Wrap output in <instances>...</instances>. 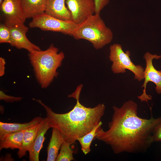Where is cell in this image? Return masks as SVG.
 Wrapping results in <instances>:
<instances>
[{
  "instance_id": "cell-1",
  "label": "cell",
  "mask_w": 161,
  "mask_h": 161,
  "mask_svg": "<svg viewBox=\"0 0 161 161\" xmlns=\"http://www.w3.org/2000/svg\"><path fill=\"white\" fill-rule=\"evenodd\" d=\"M137 107L132 100L120 107L113 106L108 129L99 133L96 139L109 145L116 154L145 152L154 142L153 131L161 122V117L142 118L137 115Z\"/></svg>"
},
{
  "instance_id": "cell-2",
  "label": "cell",
  "mask_w": 161,
  "mask_h": 161,
  "mask_svg": "<svg viewBox=\"0 0 161 161\" xmlns=\"http://www.w3.org/2000/svg\"><path fill=\"white\" fill-rule=\"evenodd\" d=\"M83 86L81 84L78 85L75 91L68 96L75 99L76 103L72 109L65 113H56L40 100L34 99L45 109L52 128L58 129L64 140L72 145L78 138L90 132L102 122L105 110L104 104H99L92 108L80 103V96Z\"/></svg>"
},
{
  "instance_id": "cell-3",
  "label": "cell",
  "mask_w": 161,
  "mask_h": 161,
  "mask_svg": "<svg viewBox=\"0 0 161 161\" xmlns=\"http://www.w3.org/2000/svg\"><path fill=\"white\" fill-rule=\"evenodd\" d=\"M29 56L38 81L42 88H47L58 76L57 69L61 65L64 53L51 44L45 50L29 53Z\"/></svg>"
},
{
  "instance_id": "cell-4",
  "label": "cell",
  "mask_w": 161,
  "mask_h": 161,
  "mask_svg": "<svg viewBox=\"0 0 161 161\" xmlns=\"http://www.w3.org/2000/svg\"><path fill=\"white\" fill-rule=\"evenodd\" d=\"M72 36L77 40L88 41L95 49H98L112 41L113 33L106 26L100 14L95 13L77 24Z\"/></svg>"
},
{
  "instance_id": "cell-5",
  "label": "cell",
  "mask_w": 161,
  "mask_h": 161,
  "mask_svg": "<svg viewBox=\"0 0 161 161\" xmlns=\"http://www.w3.org/2000/svg\"><path fill=\"white\" fill-rule=\"evenodd\" d=\"M109 58L112 63L111 69L114 74L123 73L128 69L134 75V79L139 81L144 79V69L140 65H136L130 58L129 50L124 52L121 45L114 44L109 47Z\"/></svg>"
},
{
  "instance_id": "cell-6",
  "label": "cell",
  "mask_w": 161,
  "mask_h": 161,
  "mask_svg": "<svg viewBox=\"0 0 161 161\" xmlns=\"http://www.w3.org/2000/svg\"><path fill=\"white\" fill-rule=\"evenodd\" d=\"M77 25L72 20H62L45 13L33 17L29 24L31 28H37L43 30L60 32L71 36Z\"/></svg>"
},
{
  "instance_id": "cell-7",
  "label": "cell",
  "mask_w": 161,
  "mask_h": 161,
  "mask_svg": "<svg viewBox=\"0 0 161 161\" xmlns=\"http://www.w3.org/2000/svg\"><path fill=\"white\" fill-rule=\"evenodd\" d=\"M146 62V67L144 71V82L142 86L143 88L142 94L138 97L142 101L147 102L151 99V96L146 94V89L149 82L154 83L156 85L155 90L158 94H161V71L157 70L153 64L154 59H159L161 55L152 54L149 52H146L143 57Z\"/></svg>"
},
{
  "instance_id": "cell-8",
  "label": "cell",
  "mask_w": 161,
  "mask_h": 161,
  "mask_svg": "<svg viewBox=\"0 0 161 161\" xmlns=\"http://www.w3.org/2000/svg\"><path fill=\"white\" fill-rule=\"evenodd\" d=\"M66 3L72 21L77 24L95 13V0H66Z\"/></svg>"
},
{
  "instance_id": "cell-9",
  "label": "cell",
  "mask_w": 161,
  "mask_h": 161,
  "mask_svg": "<svg viewBox=\"0 0 161 161\" xmlns=\"http://www.w3.org/2000/svg\"><path fill=\"white\" fill-rule=\"evenodd\" d=\"M0 8L4 16V24L8 27L24 24L26 18L21 0H3Z\"/></svg>"
},
{
  "instance_id": "cell-10",
  "label": "cell",
  "mask_w": 161,
  "mask_h": 161,
  "mask_svg": "<svg viewBox=\"0 0 161 161\" xmlns=\"http://www.w3.org/2000/svg\"><path fill=\"white\" fill-rule=\"evenodd\" d=\"M10 33L9 44L20 49L27 50L29 53L36 50H41L40 47L32 43L27 38L26 33L28 28L24 24H18L9 27Z\"/></svg>"
},
{
  "instance_id": "cell-11",
  "label": "cell",
  "mask_w": 161,
  "mask_h": 161,
  "mask_svg": "<svg viewBox=\"0 0 161 161\" xmlns=\"http://www.w3.org/2000/svg\"><path fill=\"white\" fill-rule=\"evenodd\" d=\"M52 126L48 118H42L40 123L36 137L29 153V160L30 161H38L40 151L43 147L45 140V135Z\"/></svg>"
},
{
  "instance_id": "cell-12",
  "label": "cell",
  "mask_w": 161,
  "mask_h": 161,
  "mask_svg": "<svg viewBox=\"0 0 161 161\" xmlns=\"http://www.w3.org/2000/svg\"><path fill=\"white\" fill-rule=\"evenodd\" d=\"M66 1L46 0L45 13L53 17L62 20H72L70 13L66 5Z\"/></svg>"
},
{
  "instance_id": "cell-13",
  "label": "cell",
  "mask_w": 161,
  "mask_h": 161,
  "mask_svg": "<svg viewBox=\"0 0 161 161\" xmlns=\"http://www.w3.org/2000/svg\"><path fill=\"white\" fill-rule=\"evenodd\" d=\"M42 118L41 117H35L31 121L24 123H8L0 122V141L8 134L26 129L39 123Z\"/></svg>"
},
{
  "instance_id": "cell-14",
  "label": "cell",
  "mask_w": 161,
  "mask_h": 161,
  "mask_svg": "<svg viewBox=\"0 0 161 161\" xmlns=\"http://www.w3.org/2000/svg\"><path fill=\"white\" fill-rule=\"evenodd\" d=\"M21 1L26 19L32 18L45 12L46 0H21Z\"/></svg>"
},
{
  "instance_id": "cell-15",
  "label": "cell",
  "mask_w": 161,
  "mask_h": 161,
  "mask_svg": "<svg viewBox=\"0 0 161 161\" xmlns=\"http://www.w3.org/2000/svg\"><path fill=\"white\" fill-rule=\"evenodd\" d=\"M64 141V136L59 130L52 128L51 137L47 148V161H56L59 151Z\"/></svg>"
},
{
  "instance_id": "cell-16",
  "label": "cell",
  "mask_w": 161,
  "mask_h": 161,
  "mask_svg": "<svg viewBox=\"0 0 161 161\" xmlns=\"http://www.w3.org/2000/svg\"><path fill=\"white\" fill-rule=\"evenodd\" d=\"M40 123L25 130L22 144L17 153L19 158L25 155L27 152L31 148L36 137Z\"/></svg>"
},
{
  "instance_id": "cell-17",
  "label": "cell",
  "mask_w": 161,
  "mask_h": 161,
  "mask_svg": "<svg viewBox=\"0 0 161 161\" xmlns=\"http://www.w3.org/2000/svg\"><path fill=\"white\" fill-rule=\"evenodd\" d=\"M25 130L7 135L0 141V150L3 148L19 149L22 144Z\"/></svg>"
},
{
  "instance_id": "cell-18",
  "label": "cell",
  "mask_w": 161,
  "mask_h": 161,
  "mask_svg": "<svg viewBox=\"0 0 161 161\" xmlns=\"http://www.w3.org/2000/svg\"><path fill=\"white\" fill-rule=\"evenodd\" d=\"M102 124L101 122L90 132L77 139L80 145L81 150L84 155H86L90 152L92 141L96 138L99 133L103 130L101 127Z\"/></svg>"
},
{
  "instance_id": "cell-19",
  "label": "cell",
  "mask_w": 161,
  "mask_h": 161,
  "mask_svg": "<svg viewBox=\"0 0 161 161\" xmlns=\"http://www.w3.org/2000/svg\"><path fill=\"white\" fill-rule=\"evenodd\" d=\"M70 143L64 141L56 158V161H71L75 160L73 156L75 151L71 148Z\"/></svg>"
},
{
  "instance_id": "cell-20",
  "label": "cell",
  "mask_w": 161,
  "mask_h": 161,
  "mask_svg": "<svg viewBox=\"0 0 161 161\" xmlns=\"http://www.w3.org/2000/svg\"><path fill=\"white\" fill-rule=\"evenodd\" d=\"M10 33L9 27L4 24L0 25V43H10Z\"/></svg>"
},
{
  "instance_id": "cell-21",
  "label": "cell",
  "mask_w": 161,
  "mask_h": 161,
  "mask_svg": "<svg viewBox=\"0 0 161 161\" xmlns=\"http://www.w3.org/2000/svg\"><path fill=\"white\" fill-rule=\"evenodd\" d=\"M21 97H15L6 94L2 90L0 91V99L4 100L7 102H13L19 101L21 100Z\"/></svg>"
},
{
  "instance_id": "cell-22",
  "label": "cell",
  "mask_w": 161,
  "mask_h": 161,
  "mask_svg": "<svg viewBox=\"0 0 161 161\" xmlns=\"http://www.w3.org/2000/svg\"><path fill=\"white\" fill-rule=\"evenodd\" d=\"M152 137L154 142H161V122L154 128L152 132Z\"/></svg>"
},
{
  "instance_id": "cell-23",
  "label": "cell",
  "mask_w": 161,
  "mask_h": 161,
  "mask_svg": "<svg viewBox=\"0 0 161 161\" xmlns=\"http://www.w3.org/2000/svg\"><path fill=\"white\" fill-rule=\"evenodd\" d=\"M95 13H100L101 11L109 3V0H95Z\"/></svg>"
},
{
  "instance_id": "cell-24",
  "label": "cell",
  "mask_w": 161,
  "mask_h": 161,
  "mask_svg": "<svg viewBox=\"0 0 161 161\" xmlns=\"http://www.w3.org/2000/svg\"><path fill=\"white\" fill-rule=\"evenodd\" d=\"M5 61L4 59L2 57L0 58V76H2L4 74L5 65Z\"/></svg>"
},
{
  "instance_id": "cell-25",
  "label": "cell",
  "mask_w": 161,
  "mask_h": 161,
  "mask_svg": "<svg viewBox=\"0 0 161 161\" xmlns=\"http://www.w3.org/2000/svg\"><path fill=\"white\" fill-rule=\"evenodd\" d=\"M3 1V0H0V5L1 4Z\"/></svg>"
},
{
  "instance_id": "cell-26",
  "label": "cell",
  "mask_w": 161,
  "mask_h": 161,
  "mask_svg": "<svg viewBox=\"0 0 161 161\" xmlns=\"http://www.w3.org/2000/svg\"></svg>"
}]
</instances>
